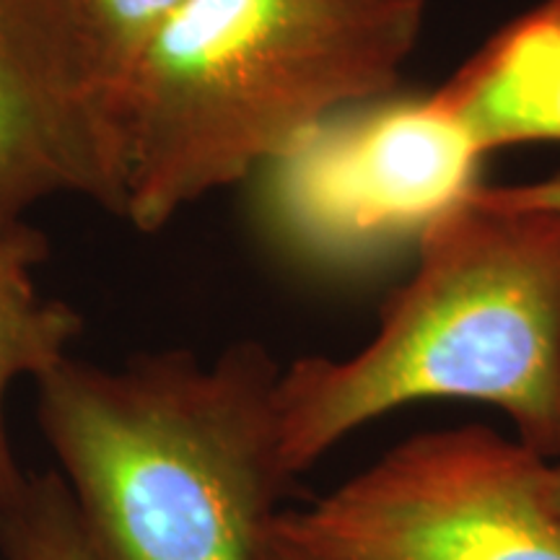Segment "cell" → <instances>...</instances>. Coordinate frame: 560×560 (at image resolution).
Returning <instances> with one entry per match:
<instances>
[{
  "mask_svg": "<svg viewBox=\"0 0 560 560\" xmlns=\"http://www.w3.org/2000/svg\"><path fill=\"white\" fill-rule=\"evenodd\" d=\"M257 342L213 363L190 350L120 369L60 361L37 384V420L58 454L96 560H262L278 499L276 387Z\"/></svg>",
  "mask_w": 560,
  "mask_h": 560,
  "instance_id": "obj_1",
  "label": "cell"
},
{
  "mask_svg": "<svg viewBox=\"0 0 560 560\" xmlns=\"http://www.w3.org/2000/svg\"><path fill=\"white\" fill-rule=\"evenodd\" d=\"M416 247V272L369 346L280 371L278 452L291 480L350 431L420 400L493 405L522 444L560 457V215L480 185Z\"/></svg>",
  "mask_w": 560,
  "mask_h": 560,
  "instance_id": "obj_2",
  "label": "cell"
},
{
  "mask_svg": "<svg viewBox=\"0 0 560 560\" xmlns=\"http://www.w3.org/2000/svg\"><path fill=\"white\" fill-rule=\"evenodd\" d=\"M425 0H185L125 79V215L164 229L338 112L392 94Z\"/></svg>",
  "mask_w": 560,
  "mask_h": 560,
  "instance_id": "obj_3",
  "label": "cell"
},
{
  "mask_svg": "<svg viewBox=\"0 0 560 560\" xmlns=\"http://www.w3.org/2000/svg\"><path fill=\"white\" fill-rule=\"evenodd\" d=\"M272 527L335 560H560L556 462L488 425L418 433Z\"/></svg>",
  "mask_w": 560,
  "mask_h": 560,
  "instance_id": "obj_4",
  "label": "cell"
},
{
  "mask_svg": "<svg viewBox=\"0 0 560 560\" xmlns=\"http://www.w3.org/2000/svg\"><path fill=\"white\" fill-rule=\"evenodd\" d=\"M488 156L436 96L392 94L319 122L255 174L270 240L319 270H355L418 244L482 185Z\"/></svg>",
  "mask_w": 560,
  "mask_h": 560,
  "instance_id": "obj_5",
  "label": "cell"
},
{
  "mask_svg": "<svg viewBox=\"0 0 560 560\" xmlns=\"http://www.w3.org/2000/svg\"><path fill=\"white\" fill-rule=\"evenodd\" d=\"M50 198L125 215V75L89 0H0V229Z\"/></svg>",
  "mask_w": 560,
  "mask_h": 560,
  "instance_id": "obj_6",
  "label": "cell"
},
{
  "mask_svg": "<svg viewBox=\"0 0 560 560\" xmlns=\"http://www.w3.org/2000/svg\"><path fill=\"white\" fill-rule=\"evenodd\" d=\"M433 96L486 156L560 143V0L509 21Z\"/></svg>",
  "mask_w": 560,
  "mask_h": 560,
  "instance_id": "obj_7",
  "label": "cell"
},
{
  "mask_svg": "<svg viewBox=\"0 0 560 560\" xmlns=\"http://www.w3.org/2000/svg\"><path fill=\"white\" fill-rule=\"evenodd\" d=\"M45 255L37 231L0 229V516L24 488V472L13 457L5 431V395L21 376L42 374L68 359V348L81 335V314L66 301L45 299L34 283V265Z\"/></svg>",
  "mask_w": 560,
  "mask_h": 560,
  "instance_id": "obj_8",
  "label": "cell"
},
{
  "mask_svg": "<svg viewBox=\"0 0 560 560\" xmlns=\"http://www.w3.org/2000/svg\"><path fill=\"white\" fill-rule=\"evenodd\" d=\"M3 560H96L79 509L58 472L26 478L19 499L0 516Z\"/></svg>",
  "mask_w": 560,
  "mask_h": 560,
  "instance_id": "obj_9",
  "label": "cell"
},
{
  "mask_svg": "<svg viewBox=\"0 0 560 560\" xmlns=\"http://www.w3.org/2000/svg\"><path fill=\"white\" fill-rule=\"evenodd\" d=\"M89 5L128 79L138 55L185 0H89Z\"/></svg>",
  "mask_w": 560,
  "mask_h": 560,
  "instance_id": "obj_10",
  "label": "cell"
},
{
  "mask_svg": "<svg viewBox=\"0 0 560 560\" xmlns=\"http://www.w3.org/2000/svg\"><path fill=\"white\" fill-rule=\"evenodd\" d=\"M488 190L493 198L509 202V206L540 208L560 215V172L552 177L522 182V185H488Z\"/></svg>",
  "mask_w": 560,
  "mask_h": 560,
  "instance_id": "obj_11",
  "label": "cell"
},
{
  "mask_svg": "<svg viewBox=\"0 0 560 560\" xmlns=\"http://www.w3.org/2000/svg\"><path fill=\"white\" fill-rule=\"evenodd\" d=\"M262 560H335L330 556H322L317 550L304 548V545L293 542L291 537L280 535V532L272 527L268 545L262 550Z\"/></svg>",
  "mask_w": 560,
  "mask_h": 560,
  "instance_id": "obj_12",
  "label": "cell"
},
{
  "mask_svg": "<svg viewBox=\"0 0 560 560\" xmlns=\"http://www.w3.org/2000/svg\"><path fill=\"white\" fill-rule=\"evenodd\" d=\"M556 475H558V490H560V457L556 459Z\"/></svg>",
  "mask_w": 560,
  "mask_h": 560,
  "instance_id": "obj_13",
  "label": "cell"
},
{
  "mask_svg": "<svg viewBox=\"0 0 560 560\" xmlns=\"http://www.w3.org/2000/svg\"><path fill=\"white\" fill-rule=\"evenodd\" d=\"M0 560H3V556H0Z\"/></svg>",
  "mask_w": 560,
  "mask_h": 560,
  "instance_id": "obj_14",
  "label": "cell"
}]
</instances>
